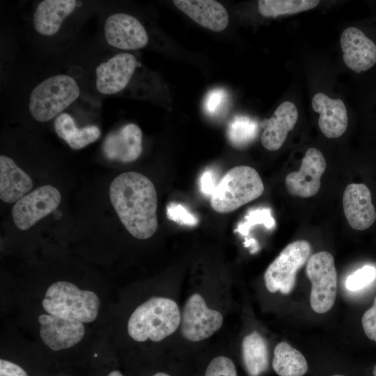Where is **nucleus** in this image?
Returning a JSON list of instances; mask_svg holds the SVG:
<instances>
[{"instance_id": "obj_22", "label": "nucleus", "mask_w": 376, "mask_h": 376, "mask_svg": "<svg viewBox=\"0 0 376 376\" xmlns=\"http://www.w3.org/2000/svg\"><path fill=\"white\" fill-rule=\"evenodd\" d=\"M54 126L58 137L63 139L74 150L81 149L95 142L101 135L100 128L95 125L78 128L73 118L67 113H61L57 116Z\"/></svg>"}, {"instance_id": "obj_28", "label": "nucleus", "mask_w": 376, "mask_h": 376, "mask_svg": "<svg viewBox=\"0 0 376 376\" xmlns=\"http://www.w3.org/2000/svg\"><path fill=\"white\" fill-rule=\"evenodd\" d=\"M228 103L227 92L223 88H214L210 91L204 100L203 107L205 113L210 116H220L226 109Z\"/></svg>"}, {"instance_id": "obj_14", "label": "nucleus", "mask_w": 376, "mask_h": 376, "mask_svg": "<svg viewBox=\"0 0 376 376\" xmlns=\"http://www.w3.org/2000/svg\"><path fill=\"white\" fill-rule=\"evenodd\" d=\"M340 41L343 61L354 72L366 71L376 63V45L360 29L354 26L345 29Z\"/></svg>"}, {"instance_id": "obj_20", "label": "nucleus", "mask_w": 376, "mask_h": 376, "mask_svg": "<svg viewBox=\"0 0 376 376\" xmlns=\"http://www.w3.org/2000/svg\"><path fill=\"white\" fill-rule=\"evenodd\" d=\"M77 6L75 0H43L35 10L33 24L40 35L51 36L60 29L64 19Z\"/></svg>"}, {"instance_id": "obj_36", "label": "nucleus", "mask_w": 376, "mask_h": 376, "mask_svg": "<svg viewBox=\"0 0 376 376\" xmlns=\"http://www.w3.org/2000/svg\"><path fill=\"white\" fill-rule=\"evenodd\" d=\"M152 376H170L169 375L166 374V373H157L156 374H155L154 375Z\"/></svg>"}, {"instance_id": "obj_18", "label": "nucleus", "mask_w": 376, "mask_h": 376, "mask_svg": "<svg viewBox=\"0 0 376 376\" xmlns=\"http://www.w3.org/2000/svg\"><path fill=\"white\" fill-rule=\"evenodd\" d=\"M312 108L320 113L318 125L327 138H337L346 131L348 123L347 109L340 99H332L323 93L315 94Z\"/></svg>"}, {"instance_id": "obj_6", "label": "nucleus", "mask_w": 376, "mask_h": 376, "mask_svg": "<svg viewBox=\"0 0 376 376\" xmlns=\"http://www.w3.org/2000/svg\"><path fill=\"white\" fill-rule=\"evenodd\" d=\"M311 253L310 243L304 240L288 244L268 266L264 274L267 290L288 295L295 285L296 274L308 261Z\"/></svg>"}, {"instance_id": "obj_15", "label": "nucleus", "mask_w": 376, "mask_h": 376, "mask_svg": "<svg viewBox=\"0 0 376 376\" xmlns=\"http://www.w3.org/2000/svg\"><path fill=\"white\" fill-rule=\"evenodd\" d=\"M343 205L348 224L354 230H366L376 220V210L372 203L371 193L364 184L348 185L343 193Z\"/></svg>"}, {"instance_id": "obj_27", "label": "nucleus", "mask_w": 376, "mask_h": 376, "mask_svg": "<svg viewBox=\"0 0 376 376\" xmlns=\"http://www.w3.org/2000/svg\"><path fill=\"white\" fill-rule=\"evenodd\" d=\"M256 225H263L268 230L275 227V220L269 208L258 207L249 210L244 220L238 224L235 231L246 236L250 229Z\"/></svg>"}, {"instance_id": "obj_38", "label": "nucleus", "mask_w": 376, "mask_h": 376, "mask_svg": "<svg viewBox=\"0 0 376 376\" xmlns=\"http://www.w3.org/2000/svg\"><path fill=\"white\" fill-rule=\"evenodd\" d=\"M333 376H343V375H333Z\"/></svg>"}, {"instance_id": "obj_25", "label": "nucleus", "mask_w": 376, "mask_h": 376, "mask_svg": "<svg viewBox=\"0 0 376 376\" xmlns=\"http://www.w3.org/2000/svg\"><path fill=\"white\" fill-rule=\"evenodd\" d=\"M316 0H260L258 11L265 17H276L308 10L316 7Z\"/></svg>"}, {"instance_id": "obj_11", "label": "nucleus", "mask_w": 376, "mask_h": 376, "mask_svg": "<svg viewBox=\"0 0 376 376\" xmlns=\"http://www.w3.org/2000/svg\"><path fill=\"white\" fill-rule=\"evenodd\" d=\"M38 321L40 338L54 351L75 346L82 340L85 334L84 322L77 320L42 313L39 315Z\"/></svg>"}, {"instance_id": "obj_2", "label": "nucleus", "mask_w": 376, "mask_h": 376, "mask_svg": "<svg viewBox=\"0 0 376 376\" xmlns=\"http://www.w3.org/2000/svg\"><path fill=\"white\" fill-rule=\"evenodd\" d=\"M180 320L175 301L166 297H153L133 311L128 320L127 332L137 342H159L173 334Z\"/></svg>"}, {"instance_id": "obj_9", "label": "nucleus", "mask_w": 376, "mask_h": 376, "mask_svg": "<svg viewBox=\"0 0 376 376\" xmlns=\"http://www.w3.org/2000/svg\"><path fill=\"white\" fill-rule=\"evenodd\" d=\"M61 196L54 187L46 185L27 194L13 207L12 217L15 225L25 230L55 210Z\"/></svg>"}, {"instance_id": "obj_8", "label": "nucleus", "mask_w": 376, "mask_h": 376, "mask_svg": "<svg viewBox=\"0 0 376 376\" xmlns=\"http://www.w3.org/2000/svg\"><path fill=\"white\" fill-rule=\"evenodd\" d=\"M223 315L209 308L203 297L197 293L187 300L181 315V333L187 340L201 341L217 331L223 323Z\"/></svg>"}, {"instance_id": "obj_24", "label": "nucleus", "mask_w": 376, "mask_h": 376, "mask_svg": "<svg viewBox=\"0 0 376 376\" xmlns=\"http://www.w3.org/2000/svg\"><path fill=\"white\" fill-rule=\"evenodd\" d=\"M272 368L279 376H304L308 370V363L299 350L283 341L274 348Z\"/></svg>"}, {"instance_id": "obj_17", "label": "nucleus", "mask_w": 376, "mask_h": 376, "mask_svg": "<svg viewBox=\"0 0 376 376\" xmlns=\"http://www.w3.org/2000/svg\"><path fill=\"white\" fill-rule=\"evenodd\" d=\"M297 119L298 110L295 104L289 101L281 103L270 118H265L259 124L263 129L260 137L263 147L271 151L279 150Z\"/></svg>"}, {"instance_id": "obj_31", "label": "nucleus", "mask_w": 376, "mask_h": 376, "mask_svg": "<svg viewBox=\"0 0 376 376\" xmlns=\"http://www.w3.org/2000/svg\"><path fill=\"white\" fill-rule=\"evenodd\" d=\"M205 376H237L234 363L229 358L219 356L209 363Z\"/></svg>"}, {"instance_id": "obj_10", "label": "nucleus", "mask_w": 376, "mask_h": 376, "mask_svg": "<svg viewBox=\"0 0 376 376\" xmlns=\"http://www.w3.org/2000/svg\"><path fill=\"white\" fill-rule=\"evenodd\" d=\"M327 166L324 155L315 148H308L302 159L300 169L288 173L285 186L295 196L308 198L315 195L321 185V177Z\"/></svg>"}, {"instance_id": "obj_37", "label": "nucleus", "mask_w": 376, "mask_h": 376, "mask_svg": "<svg viewBox=\"0 0 376 376\" xmlns=\"http://www.w3.org/2000/svg\"><path fill=\"white\" fill-rule=\"evenodd\" d=\"M373 375L376 376V366L374 367L373 370Z\"/></svg>"}, {"instance_id": "obj_16", "label": "nucleus", "mask_w": 376, "mask_h": 376, "mask_svg": "<svg viewBox=\"0 0 376 376\" xmlns=\"http://www.w3.org/2000/svg\"><path fill=\"white\" fill-rule=\"evenodd\" d=\"M105 157L109 160L130 163L142 152V132L134 123H129L110 133L102 146Z\"/></svg>"}, {"instance_id": "obj_29", "label": "nucleus", "mask_w": 376, "mask_h": 376, "mask_svg": "<svg viewBox=\"0 0 376 376\" xmlns=\"http://www.w3.org/2000/svg\"><path fill=\"white\" fill-rule=\"evenodd\" d=\"M376 278V269L373 266L365 265L347 278L345 287L348 290L357 291L372 283Z\"/></svg>"}, {"instance_id": "obj_30", "label": "nucleus", "mask_w": 376, "mask_h": 376, "mask_svg": "<svg viewBox=\"0 0 376 376\" xmlns=\"http://www.w3.org/2000/svg\"><path fill=\"white\" fill-rule=\"evenodd\" d=\"M167 217L179 225L194 226L198 224L197 217L184 205L171 202L166 207Z\"/></svg>"}, {"instance_id": "obj_12", "label": "nucleus", "mask_w": 376, "mask_h": 376, "mask_svg": "<svg viewBox=\"0 0 376 376\" xmlns=\"http://www.w3.org/2000/svg\"><path fill=\"white\" fill-rule=\"evenodd\" d=\"M104 37L115 48L135 50L144 47L148 42V33L140 21L134 16L117 13L109 15L104 23Z\"/></svg>"}, {"instance_id": "obj_32", "label": "nucleus", "mask_w": 376, "mask_h": 376, "mask_svg": "<svg viewBox=\"0 0 376 376\" xmlns=\"http://www.w3.org/2000/svg\"><path fill=\"white\" fill-rule=\"evenodd\" d=\"M361 324L367 337L376 342V297L373 306L363 313Z\"/></svg>"}, {"instance_id": "obj_33", "label": "nucleus", "mask_w": 376, "mask_h": 376, "mask_svg": "<svg viewBox=\"0 0 376 376\" xmlns=\"http://www.w3.org/2000/svg\"><path fill=\"white\" fill-rule=\"evenodd\" d=\"M219 182L214 171L205 170L199 178V188L201 193L210 198Z\"/></svg>"}, {"instance_id": "obj_3", "label": "nucleus", "mask_w": 376, "mask_h": 376, "mask_svg": "<svg viewBox=\"0 0 376 376\" xmlns=\"http://www.w3.org/2000/svg\"><path fill=\"white\" fill-rule=\"evenodd\" d=\"M100 301L96 293L81 290L72 283L59 281L46 290L42 306L48 314L92 322L97 317Z\"/></svg>"}, {"instance_id": "obj_1", "label": "nucleus", "mask_w": 376, "mask_h": 376, "mask_svg": "<svg viewBox=\"0 0 376 376\" xmlns=\"http://www.w3.org/2000/svg\"><path fill=\"white\" fill-rule=\"evenodd\" d=\"M109 198L127 230L140 240L150 238L158 227L157 195L151 180L135 171L116 177L109 187Z\"/></svg>"}, {"instance_id": "obj_5", "label": "nucleus", "mask_w": 376, "mask_h": 376, "mask_svg": "<svg viewBox=\"0 0 376 376\" xmlns=\"http://www.w3.org/2000/svg\"><path fill=\"white\" fill-rule=\"evenodd\" d=\"M79 94V86L71 76L60 74L49 77L32 90L29 112L37 121H49L61 114Z\"/></svg>"}, {"instance_id": "obj_23", "label": "nucleus", "mask_w": 376, "mask_h": 376, "mask_svg": "<svg viewBox=\"0 0 376 376\" xmlns=\"http://www.w3.org/2000/svg\"><path fill=\"white\" fill-rule=\"evenodd\" d=\"M242 352L244 367L250 376H259L267 369V345L258 332L253 331L244 338Z\"/></svg>"}, {"instance_id": "obj_35", "label": "nucleus", "mask_w": 376, "mask_h": 376, "mask_svg": "<svg viewBox=\"0 0 376 376\" xmlns=\"http://www.w3.org/2000/svg\"><path fill=\"white\" fill-rule=\"evenodd\" d=\"M107 376H123L122 373L118 370H113L109 373Z\"/></svg>"}, {"instance_id": "obj_7", "label": "nucleus", "mask_w": 376, "mask_h": 376, "mask_svg": "<svg viewBox=\"0 0 376 376\" xmlns=\"http://www.w3.org/2000/svg\"><path fill=\"white\" fill-rule=\"evenodd\" d=\"M306 272L311 283L310 304L317 313L329 311L337 294V272L332 255L320 251L310 256Z\"/></svg>"}, {"instance_id": "obj_19", "label": "nucleus", "mask_w": 376, "mask_h": 376, "mask_svg": "<svg viewBox=\"0 0 376 376\" xmlns=\"http://www.w3.org/2000/svg\"><path fill=\"white\" fill-rule=\"evenodd\" d=\"M173 4L200 26L213 31H221L228 24L224 6L213 0H174Z\"/></svg>"}, {"instance_id": "obj_21", "label": "nucleus", "mask_w": 376, "mask_h": 376, "mask_svg": "<svg viewBox=\"0 0 376 376\" xmlns=\"http://www.w3.org/2000/svg\"><path fill=\"white\" fill-rule=\"evenodd\" d=\"M33 187L30 176L9 157L0 156V198L5 203H16Z\"/></svg>"}, {"instance_id": "obj_4", "label": "nucleus", "mask_w": 376, "mask_h": 376, "mask_svg": "<svg viewBox=\"0 0 376 376\" xmlns=\"http://www.w3.org/2000/svg\"><path fill=\"white\" fill-rule=\"evenodd\" d=\"M263 191V182L256 169L237 166L219 180L210 198V205L219 213H229L258 198Z\"/></svg>"}, {"instance_id": "obj_26", "label": "nucleus", "mask_w": 376, "mask_h": 376, "mask_svg": "<svg viewBox=\"0 0 376 376\" xmlns=\"http://www.w3.org/2000/svg\"><path fill=\"white\" fill-rule=\"evenodd\" d=\"M258 126L256 120L248 116H236L228 126V139L234 147L244 148L256 138Z\"/></svg>"}, {"instance_id": "obj_34", "label": "nucleus", "mask_w": 376, "mask_h": 376, "mask_svg": "<svg viewBox=\"0 0 376 376\" xmlns=\"http://www.w3.org/2000/svg\"><path fill=\"white\" fill-rule=\"evenodd\" d=\"M0 376H28L26 372L19 365L1 359Z\"/></svg>"}, {"instance_id": "obj_13", "label": "nucleus", "mask_w": 376, "mask_h": 376, "mask_svg": "<svg viewBox=\"0 0 376 376\" xmlns=\"http://www.w3.org/2000/svg\"><path fill=\"white\" fill-rule=\"evenodd\" d=\"M137 65L134 56L119 53L100 63L95 70L97 90L104 95L123 91L129 84Z\"/></svg>"}]
</instances>
